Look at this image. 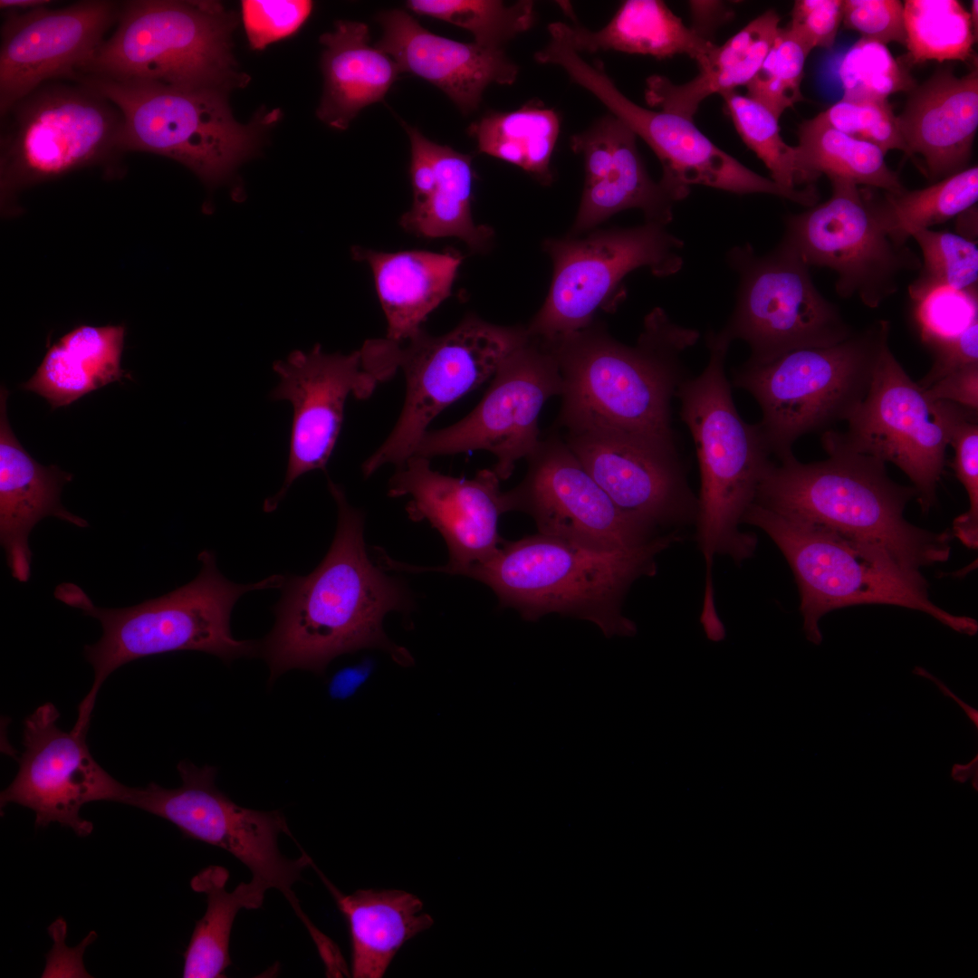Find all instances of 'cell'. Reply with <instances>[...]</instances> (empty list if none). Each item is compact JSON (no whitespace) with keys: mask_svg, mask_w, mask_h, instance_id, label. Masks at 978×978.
Here are the masks:
<instances>
[{"mask_svg":"<svg viewBox=\"0 0 978 978\" xmlns=\"http://www.w3.org/2000/svg\"><path fill=\"white\" fill-rule=\"evenodd\" d=\"M795 148L799 185L813 186L825 175L829 179L842 178L887 193L905 189L878 147L817 124L811 119L800 126Z\"/></svg>","mask_w":978,"mask_h":978,"instance_id":"39","label":"cell"},{"mask_svg":"<svg viewBox=\"0 0 978 978\" xmlns=\"http://www.w3.org/2000/svg\"><path fill=\"white\" fill-rule=\"evenodd\" d=\"M535 60L561 67L574 83L590 92L642 139L661 163L659 181L677 201L689 194L690 186L702 185L736 194L773 195L807 207L817 203L819 195L814 187L782 188L715 146L693 120L650 110L629 100L607 74L601 61L589 62L574 49L564 28L550 33Z\"/></svg>","mask_w":978,"mask_h":978,"instance_id":"11","label":"cell"},{"mask_svg":"<svg viewBox=\"0 0 978 978\" xmlns=\"http://www.w3.org/2000/svg\"><path fill=\"white\" fill-rule=\"evenodd\" d=\"M829 181V199L786 217L781 241L809 267L833 271L839 297L876 309L897 292L903 273L918 271L920 256L883 230L864 189L842 178Z\"/></svg>","mask_w":978,"mask_h":978,"instance_id":"17","label":"cell"},{"mask_svg":"<svg viewBox=\"0 0 978 978\" xmlns=\"http://www.w3.org/2000/svg\"><path fill=\"white\" fill-rule=\"evenodd\" d=\"M120 4L87 0L50 9L5 12L0 44V114L45 82L73 80L118 21Z\"/></svg>","mask_w":978,"mask_h":978,"instance_id":"25","label":"cell"},{"mask_svg":"<svg viewBox=\"0 0 978 978\" xmlns=\"http://www.w3.org/2000/svg\"><path fill=\"white\" fill-rule=\"evenodd\" d=\"M709 360L696 377L678 388L680 417L688 427L700 468V492L695 518V536L705 562L703 602H714L712 576L716 555L740 564L757 546L754 534L740 525L754 503L772 454L758 424L745 422L734 405L724 363L731 341L708 331Z\"/></svg>","mask_w":978,"mask_h":978,"instance_id":"5","label":"cell"},{"mask_svg":"<svg viewBox=\"0 0 978 978\" xmlns=\"http://www.w3.org/2000/svg\"><path fill=\"white\" fill-rule=\"evenodd\" d=\"M825 460L802 463L791 454L772 460L754 503L786 517L822 527L876 550L903 570L947 561L948 532H933L904 517L913 486L889 478L886 463L840 445L823 433Z\"/></svg>","mask_w":978,"mask_h":978,"instance_id":"3","label":"cell"},{"mask_svg":"<svg viewBox=\"0 0 978 978\" xmlns=\"http://www.w3.org/2000/svg\"><path fill=\"white\" fill-rule=\"evenodd\" d=\"M312 2L306 0H244L241 4L244 27L255 50L295 33L306 21Z\"/></svg>","mask_w":978,"mask_h":978,"instance_id":"49","label":"cell"},{"mask_svg":"<svg viewBox=\"0 0 978 978\" xmlns=\"http://www.w3.org/2000/svg\"><path fill=\"white\" fill-rule=\"evenodd\" d=\"M906 154H920L934 183L965 169L978 128V69L937 70L910 92L897 115Z\"/></svg>","mask_w":978,"mask_h":978,"instance_id":"27","label":"cell"},{"mask_svg":"<svg viewBox=\"0 0 978 978\" xmlns=\"http://www.w3.org/2000/svg\"><path fill=\"white\" fill-rule=\"evenodd\" d=\"M842 99L887 101L916 85L908 69L896 59L886 44L861 37L844 54L838 70Z\"/></svg>","mask_w":978,"mask_h":978,"instance_id":"45","label":"cell"},{"mask_svg":"<svg viewBox=\"0 0 978 978\" xmlns=\"http://www.w3.org/2000/svg\"><path fill=\"white\" fill-rule=\"evenodd\" d=\"M679 238L665 225L647 221L632 227L596 231L584 238L549 239L544 250L553 262L546 300L527 327L529 335L553 340L593 323L609 310L623 278L647 267L657 276L676 273L683 265Z\"/></svg>","mask_w":978,"mask_h":978,"instance_id":"15","label":"cell"},{"mask_svg":"<svg viewBox=\"0 0 978 978\" xmlns=\"http://www.w3.org/2000/svg\"><path fill=\"white\" fill-rule=\"evenodd\" d=\"M811 120L869 142L885 155L892 149L906 153L898 119L888 101L841 99Z\"/></svg>","mask_w":978,"mask_h":978,"instance_id":"47","label":"cell"},{"mask_svg":"<svg viewBox=\"0 0 978 978\" xmlns=\"http://www.w3.org/2000/svg\"><path fill=\"white\" fill-rule=\"evenodd\" d=\"M676 201L660 181H654L648 175L638 149L637 136L624 123L610 168L598 182L584 186L572 232L592 229L629 208L640 209L647 221L666 225L672 220Z\"/></svg>","mask_w":978,"mask_h":978,"instance_id":"35","label":"cell"},{"mask_svg":"<svg viewBox=\"0 0 978 978\" xmlns=\"http://www.w3.org/2000/svg\"><path fill=\"white\" fill-rule=\"evenodd\" d=\"M952 777L960 782H965L973 777V786L977 791V756L966 765L955 764L952 770Z\"/></svg>","mask_w":978,"mask_h":978,"instance_id":"60","label":"cell"},{"mask_svg":"<svg viewBox=\"0 0 978 978\" xmlns=\"http://www.w3.org/2000/svg\"><path fill=\"white\" fill-rule=\"evenodd\" d=\"M177 771L182 781L178 788L166 789L154 782L128 786L122 803L168 820L186 838L227 851L249 868L253 877L281 891L301 917L292 886L312 860L305 853L291 859L280 852L279 835L291 836L284 815L235 803L216 786L215 767L182 761Z\"/></svg>","mask_w":978,"mask_h":978,"instance_id":"16","label":"cell"},{"mask_svg":"<svg viewBox=\"0 0 978 978\" xmlns=\"http://www.w3.org/2000/svg\"><path fill=\"white\" fill-rule=\"evenodd\" d=\"M76 82L112 102L124 119L127 151L174 159L208 186L228 180L254 152L272 113L248 125L233 117L224 91L78 75ZM74 80V81H75Z\"/></svg>","mask_w":978,"mask_h":978,"instance_id":"10","label":"cell"},{"mask_svg":"<svg viewBox=\"0 0 978 978\" xmlns=\"http://www.w3.org/2000/svg\"><path fill=\"white\" fill-rule=\"evenodd\" d=\"M585 469L625 513L652 530L694 523L692 492L676 443L621 430L567 432Z\"/></svg>","mask_w":978,"mask_h":978,"instance_id":"23","label":"cell"},{"mask_svg":"<svg viewBox=\"0 0 978 978\" xmlns=\"http://www.w3.org/2000/svg\"><path fill=\"white\" fill-rule=\"evenodd\" d=\"M949 446L954 449L953 468L969 499V509L953 523V533L965 546H978V424L977 412L958 406L951 424Z\"/></svg>","mask_w":978,"mask_h":978,"instance_id":"48","label":"cell"},{"mask_svg":"<svg viewBox=\"0 0 978 978\" xmlns=\"http://www.w3.org/2000/svg\"><path fill=\"white\" fill-rule=\"evenodd\" d=\"M8 391L0 395V542L12 576L28 580L32 552L28 536L46 516H55L81 528L88 523L69 513L60 502L64 484L72 475L51 465L36 462L14 436L6 417Z\"/></svg>","mask_w":978,"mask_h":978,"instance_id":"28","label":"cell"},{"mask_svg":"<svg viewBox=\"0 0 978 978\" xmlns=\"http://www.w3.org/2000/svg\"><path fill=\"white\" fill-rule=\"evenodd\" d=\"M529 339L527 327L499 326L468 315L441 336L422 330L405 342L393 341V363L405 378V400L393 429L363 463L364 476L387 464L398 467L412 456L436 417L493 377Z\"/></svg>","mask_w":978,"mask_h":978,"instance_id":"13","label":"cell"},{"mask_svg":"<svg viewBox=\"0 0 978 978\" xmlns=\"http://www.w3.org/2000/svg\"><path fill=\"white\" fill-rule=\"evenodd\" d=\"M560 128L558 112L533 100L513 110L485 113L471 124L469 134L480 153L517 166L548 186Z\"/></svg>","mask_w":978,"mask_h":978,"instance_id":"38","label":"cell"},{"mask_svg":"<svg viewBox=\"0 0 978 978\" xmlns=\"http://www.w3.org/2000/svg\"><path fill=\"white\" fill-rule=\"evenodd\" d=\"M689 6L694 20L691 28L707 40L706 34L727 18L728 12L721 2L691 1Z\"/></svg>","mask_w":978,"mask_h":978,"instance_id":"56","label":"cell"},{"mask_svg":"<svg viewBox=\"0 0 978 978\" xmlns=\"http://www.w3.org/2000/svg\"><path fill=\"white\" fill-rule=\"evenodd\" d=\"M59 711L52 703L37 707L24 722V752L0 806L16 803L35 813V827L58 822L79 837L90 835L92 823L80 816L83 805L99 801L122 802L127 786L110 776L93 758L88 729H60Z\"/></svg>","mask_w":978,"mask_h":978,"instance_id":"22","label":"cell"},{"mask_svg":"<svg viewBox=\"0 0 978 978\" xmlns=\"http://www.w3.org/2000/svg\"><path fill=\"white\" fill-rule=\"evenodd\" d=\"M843 0H797L787 27L811 52L833 46L842 23Z\"/></svg>","mask_w":978,"mask_h":978,"instance_id":"52","label":"cell"},{"mask_svg":"<svg viewBox=\"0 0 978 978\" xmlns=\"http://www.w3.org/2000/svg\"><path fill=\"white\" fill-rule=\"evenodd\" d=\"M915 305L925 345L955 336L978 319L977 294L942 291Z\"/></svg>","mask_w":978,"mask_h":978,"instance_id":"50","label":"cell"},{"mask_svg":"<svg viewBox=\"0 0 978 978\" xmlns=\"http://www.w3.org/2000/svg\"><path fill=\"white\" fill-rule=\"evenodd\" d=\"M198 560L200 571L189 583L133 607H96L72 583H62L55 589V598L97 618L103 630L98 642L84 647V657L93 667L94 680L79 705L77 723L90 724L101 686L112 672L130 661L179 650H197L229 662L260 652L261 645L254 641L233 637L231 612L244 593L281 587L284 578L272 575L259 582L237 584L218 570L214 552L203 551Z\"/></svg>","mask_w":978,"mask_h":978,"instance_id":"6","label":"cell"},{"mask_svg":"<svg viewBox=\"0 0 978 978\" xmlns=\"http://www.w3.org/2000/svg\"><path fill=\"white\" fill-rule=\"evenodd\" d=\"M908 63L967 61L977 40L970 13L956 0H906Z\"/></svg>","mask_w":978,"mask_h":978,"instance_id":"41","label":"cell"},{"mask_svg":"<svg viewBox=\"0 0 978 978\" xmlns=\"http://www.w3.org/2000/svg\"><path fill=\"white\" fill-rule=\"evenodd\" d=\"M52 3L48 0H1L0 7L3 12H24L48 6Z\"/></svg>","mask_w":978,"mask_h":978,"instance_id":"59","label":"cell"},{"mask_svg":"<svg viewBox=\"0 0 978 978\" xmlns=\"http://www.w3.org/2000/svg\"><path fill=\"white\" fill-rule=\"evenodd\" d=\"M743 523L763 531L785 557L799 589L805 636L816 645L822 641L819 621L824 615L862 604L919 610L957 632L977 633L975 619L953 615L931 601L921 573L903 570L874 549L755 503Z\"/></svg>","mask_w":978,"mask_h":978,"instance_id":"7","label":"cell"},{"mask_svg":"<svg viewBox=\"0 0 978 978\" xmlns=\"http://www.w3.org/2000/svg\"><path fill=\"white\" fill-rule=\"evenodd\" d=\"M681 536L671 532L636 549L600 551L538 532L503 542L458 575L485 584L502 608L528 621L558 613L588 620L607 638L632 637L637 626L622 613L625 596L637 580L657 573V556Z\"/></svg>","mask_w":978,"mask_h":978,"instance_id":"4","label":"cell"},{"mask_svg":"<svg viewBox=\"0 0 978 978\" xmlns=\"http://www.w3.org/2000/svg\"><path fill=\"white\" fill-rule=\"evenodd\" d=\"M331 891L349 924L354 978L384 976L401 946L434 924L422 913V901L403 890L359 889L347 896L333 887Z\"/></svg>","mask_w":978,"mask_h":978,"instance_id":"32","label":"cell"},{"mask_svg":"<svg viewBox=\"0 0 978 978\" xmlns=\"http://www.w3.org/2000/svg\"><path fill=\"white\" fill-rule=\"evenodd\" d=\"M328 487L338 507L336 532L314 570L283 580L274 626L260 647L271 680L292 668L321 674L336 657L368 647L386 650L403 666L413 662L383 630L387 613L411 609L410 594L369 558L361 512L330 478Z\"/></svg>","mask_w":978,"mask_h":978,"instance_id":"1","label":"cell"},{"mask_svg":"<svg viewBox=\"0 0 978 978\" xmlns=\"http://www.w3.org/2000/svg\"><path fill=\"white\" fill-rule=\"evenodd\" d=\"M406 5L417 14L464 28L475 43L494 49H503L530 30L536 19L535 3L531 0L509 5L498 0H409Z\"/></svg>","mask_w":978,"mask_h":978,"instance_id":"42","label":"cell"},{"mask_svg":"<svg viewBox=\"0 0 978 978\" xmlns=\"http://www.w3.org/2000/svg\"><path fill=\"white\" fill-rule=\"evenodd\" d=\"M567 32L580 53L617 51L657 59L686 54L698 62L714 45L660 0L624 1L601 29L591 31L575 19L567 24Z\"/></svg>","mask_w":978,"mask_h":978,"instance_id":"34","label":"cell"},{"mask_svg":"<svg viewBox=\"0 0 978 978\" xmlns=\"http://www.w3.org/2000/svg\"><path fill=\"white\" fill-rule=\"evenodd\" d=\"M935 360L929 371L917 383L925 389L944 376L978 363V319L959 334L927 344Z\"/></svg>","mask_w":978,"mask_h":978,"instance_id":"53","label":"cell"},{"mask_svg":"<svg viewBox=\"0 0 978 978\" xmlns=\"http://www.w3.org/2000/svg\"><path fill=\"white\" fill-rule=\"evenodd\" d=\"M810 53L787 26L780 27L759 70L746 85L747 96L780 119L787 109L803 98L801 84Z\"/></svg>","mask_w":978,"mask_h":978,"instance_id":"46","label":"cell"},{"mask_svg":"<svg viewBox=\"0 0 978 978\" xmlns=\"http://www.w3.org/2000/svg\"><path fill=\"white\" fill-rule=\"evenodd\" d=\"M955 218V231L958 235L977 243L978 207L977 204L960 213Z\"/></svg>","mask_w":978,"mask_h":978,"instance_id":"57","label":"cell"},{"mask_svg":"<svg viewBox=\"0 0 978 978\" xmlns=\"http://www.w3.org/2000/svg\"><path fill=\"white\" fill-rule=\"evenodd\" d=\"M721 96L741 139L764 163L771 179L782 188L799 189L796 148L783 140L779 118L747 95L731 91Z\"/></svg>","mask_w":978,"mask_h":978,"instance_id":"44","label":"cell"},{"mask_svg":"<svg viewBox=\"0 0 978 978\" xmlns=\"http://www.w3.org/2000/svg\"><path fill=\"white\" fill-rule=\"evenodd\" d=\"M958 406L931 400L887 343L866 397L847 420V429L829 431L845 447L896 465L911 480L923 512H927L936 501Z\"/></svg>","mask_w":978,"mask_h":978,"instance_id":"18","label":"cell"},{"mask_svg":"<svg viewBox=\"0 0 978 978\" xmlns=\"http://www.w3.org/2000/svg\"><path fill=\"white\" fill-rule=\"evenodd\" d=\"M352 254L370 266L388 322L386 338L398 343L422 331L429 313L450 295L463 261L455 250L384 253L354 247Z\"/></svg>","mask_w":978,"mask_h":978,"instance_id":"29","label":"cell"},{"mask_svg":"<svg viewBox=\"0 0 978 978\" xmlns=\"http://www.w3.org/2000/svg\"><path fill=\"white\" fill-rule=\"evenodd\" d=\"M780 21L774 10L755 17L723 44H714L697 62L699 72L686 83L651 75L645 90L647 103L693 120L710 95H721L751 82L774 43Z\"/></svg>","mask_w":978,"mask_h":978,"instance_id":"31","label":"cell"},{"mask_svg":"<svg viewBox=\"0 0 978 978\" xmlns=\"http://www.w3.org/2000/svg\"><path fill=\"white\" fill-rule=\"evenodd\" d=\"M117 22L76 76L222 91L244 82L231 53L235 20L219 3L127 1Z\"/></svg>","mask_w":978,"mask_h":978,"instance_id":"9","label":"cell"},{"mask_svg":"<svg viewBox=\"0 0 978 978\" xmlns=\"http://www.w3.org/2000/svg\"><path fill=\"white\" fill-rule=\"evenodd\" d=\"M500 479L483 469L473 478L446 475L431 468L430 459L412 455L397 467L388 484L390 497L408 495L406 511L410 520H427L443 536L449 554L447 564L424 567L405 564L388 556V570L456 574L492 556L503 542L498 523L505 512Z\"/></svg>","mask_w":978,"mask_h":978,"instance_id":"24","label":"cell"},{"mask_svg":"<svg viewBox=\"0 0 978 978\" xmlns=\"http://www.w3.org/2000/svg\"><path fill=\"white\" fill-rule=\"evenodd\" d=\"M320 43L324 46V88L317 116L331 128L345 129L363 108L383 101L400 71L388 54L369 44L364 23L340 20Z\"/></svg>","mask_w":978,"mask_h":978,"instance_id":"30","label":"cell"},{"mask_svg":"<svg viewBox=\"0 0 978 978\" xmlns=\"http://www.w3.org/2000/svg\"><path fill=\"white\" fill-rule=\"evenodd\" d=\"M436 186L429 197L412 204L400 224L426 238L457 237L472 250L484 251L493 237L491 227L472 217V157L435 143Z\"/></svg>","mask_w":978,"mask_h":978,"instance_id":"37","label":"cell"},{"mask_svg":"<svg viewBox=\"0 0 978 978\" xmlns=\"http://www.w3.org/2000/svg\"><path fill=\"white\" fill-rule=\"evenodd\" d=\"M1 119L2 200L127 151L121 112L82 83L45 82Z\"/></svg>","mask_w":978,"mask_h":978,"instance_id":"12","label":"cell"},{"mask_svg":"<svg viewBox=\"0 0 978 978\" xmlns=\"http://www.w3.org/2000/svg\"><path fill=\"white\" fill-rule=\"evenodd\" d=\"M124 336L123 325L77 326L48 348L21 388L57 408L122 378L131 379L120 366Z\"/></svg>","mask_w":978,"mask_h":978,"instance_id":"33","label":"cell"},{"mask_svg":"<svg viewBox=\"0 0 978 978\" xmlns=\"http://www.w3.org/2000/svg\"><path fill=\"white\" fill-rule=\"evenodd\" d=\"M726 260L739 286L720 333L731 342H746L748 360L763 363L795 350L831 346L855 332L817 289L810 267L782 241L764 255L749 244L734 246Z\"/></svg>","mask_w":978,"mask_h":978,"instance_id":"14","label":"cell"},{"mask_svg":"<svg viewBox=\"0 0 978 978\" xmlns=\"http://www.w3.org/2000/svg\"><path fill=\"white\" fill-rule=\"evenodd\" d=\"M842 24L886 45L906 43L904 5L899 0H844Z\"/></svg>","mask_w":978,"mask_h":978,"instance_id":"51","label":"cell"},{"mask_svg":"<svg viewBox=\"0 0 978 978\" xmlns=\"http://www.w3.org/2000/svg\"><path fill=\"white\" fill-rule=\"evenodd\" d=\"M883 230L898 244L912 235L954 218L978 201V167H968L932 185L915 190L906 188L876 198L867 193Z\"/></svg>","mask_w":978,"mask_h":978,"instance_id":"40","label":"cell"},{"mask_svg":"<svg viewBox=\"0 0 978 978\" xmlns=\"http://www.w3.org/2000/svg\"><path fill=\"white\" fill-rule=\"evenodd\" d=\"M969 13H970V15H971V21H972V24H973L974 33L976 34H978V1L977 0L972 1L971 10H970Z\"/></svg>","mask_w":978,"mask_h":978,"instance_id":"61","label":"cell"},{"mask_svg":"<svg viewBox=\"0 0 978 978\" xmlns=\"http://www.w3.org/2000/svg\"><path fill=\"white\" fill-rule=\"evenodd\" d=\"M279 383L273 400L292 407L290 451L280 491L264 501L274 511L291 485L305 473L325 470L338 440L349 396L364 399L386 380L376 359L362 346L349 354L327 353L317 344L309 351L294 350L273 363Z\"/></svg>","mask_w":978,"mask_h":978,"instance_id":"21","label":"cell"},{"mask_svg":"<svg viewBox=\"0 0 978 978\" xmlns=\"http://www.w3.org/2000/svg\"><path fill=\"white\" fill-rule=\"evenodd\" d=\"M378 22L382 36L375 46L397 63L400 72L439 88L465 115L477 110L490 84L512 85L518 77V65L503 49L439 36L400 9L380 13Z\"/></svg>","mask_w":978,"mask_h":978,"instance_id":"26","label":"cell"},{"mask_svg":"<svg viewBox=\"0 0 978 978\" xmlns=\"http://www.w3.org/2000/svg\"><path fill=\"white\" fill-rule=\"evenodd\" d=\"M890 327L878 320L837 344L747 360L734 370L732 383L758 403L757 424L776 460L792 454L803 435L849 418L868 393Z\"/></svg>","mask_w":978,"mask_h":978,"instance_id":"8","label":"cell"},{"mask_svg":"<svg viewBox=\"0 0 978 978\" xmlns=\"http://www.w3.org/2000/svg\"><path fill=\"white\" fill-rule=\"evenodd\" d=\"M925 391L933 401H946L978 412V363L944 376Z\"/></svg>","mask_w":978,"mask_h":978,"instance_id":"54","label":"cell"},{"mask_svg":"<svg viewBox=\"0 0 978 978\" xmlns=\"http://www.w3.org/2000/svg\"><path fill=\"white\" fill-rule=\"evenodd\" d=\"M912 238L921 251L920 268L908 285L915 304L942 291L977 294V243L931 228L915 233Z\"/></svg>","mask_w":978,"mask_h":978,"instance_id":"43","label":"cell"},{"mask_svg":"<svg viewBox=\"0 0 978 978\" xmlns=\"http://www.w3.org/2000/svg\"><path fill=\"white\" fill-rule=\"evenodd\" d=\"M229 872L220 866L202 869L191 880L196 892L206 896L207 907L196 924L184 953V978H220L231 965L230 935L237 913L262 906L265 892L271 889L263 880L253 877L241 882L231 892L225 888Z\"/></svg>","mask_w":978,"mask_h":978,"instance_id":"36","label":"cell"},{"mask_svg":"<svg viewBox=\"0 0 978 978\" xmlns=\"http://www.w3.org/2000/svg\"><path fill=\"white\" fill-rule=\"evenodd\" d=\"M561 393L554 355L542 340L530 336L502 361L477 406L449 427L427 430L414 455L430 459L488 451L496 458L493 470L506 480L517 461L536 449L541 410L549 398Z\"/></svg>","mask_w":978,"mask_h":978,"instance_id":"19","label":"cell"},{"mask_svg":"<svg viewBox=\"0 0 978 978\" xmlns=\"http://www.w3.org/2000/svg\"><path fill=\"white\" fill-rule=\"evenodd\" d=\"M522 482L503 493L505 512L530 515L538 532L600 551L636 549L659 533L622 511L559 435L540 440Z\"/></svg>","mask_w":978,"mask_h":978,"instance_id":"20","label":"cell"},{"mask_svg":"<svg viewBox=\"0 0 978 978\" xmlns=\"http://www.w3.org/2000/svg\"><path fill=\"white\" fill-rule=\"evenodd\" d=\"M372 668L373 662L370 659H366L357 666L340 670L334 675L330 683L331 695L334 698H346L351 695L368 678Z\"/></svg>","mask_w":978,"mask_h":978,"instance_id":"55","label":"cell"},{"mask_svg":"<svg viewBox=\"0 0 978 978\" xmlns=\"http://www.w3.org/2000/svg\"><path fill=\"white\" fill-rule=\"evenodd\" d=\"M699 339L664 310L647 315L635 346L594 325L545 341L562 379L560 426L567 432L621 430L676 443L671 402L687 378L682 360Z\"/></svg>","mask_w":978,"mask_h":978,"instance_id":"2","label":"cell"},{"mask_svg":"<svg viewBox=\"0 0 978 978\" xmlns=\"http://www.w3.org/2000/svg\"><path fill=\"white\" fill-rule=\"evenodd\" d=\"M914 673H916L917 675L925 676V677L928 678V679H930V680L932 679L935 682V684L940 688V690L942 691V693L944 695L951 696V698H954V701L957 704H959V705L964 709V711L968 715L969 719L973 723L975 727H977V725H978V713H977L976 709L973 708L972 706H970L967 704H965L964 702H963L953 692H951L950 689L945 685L943 684V682H941L940 680L935 678L933 675L929 674L924 668L916 667L915 669Z\"/></svg>","mask_w":978,"mask_h":978,"instance_id":"58","label":"cell"}]
</instances>
